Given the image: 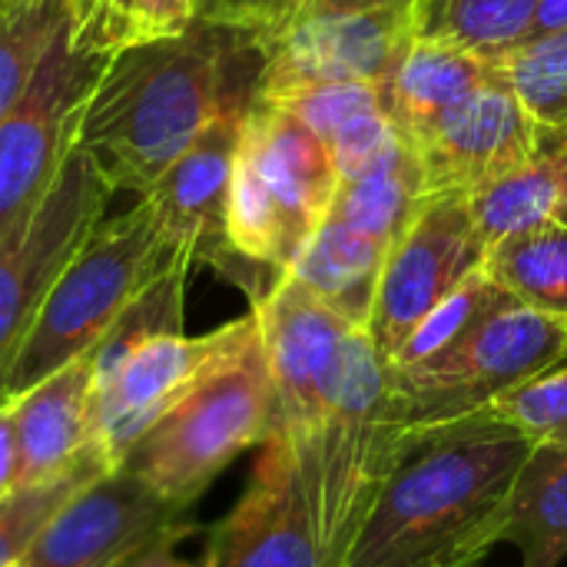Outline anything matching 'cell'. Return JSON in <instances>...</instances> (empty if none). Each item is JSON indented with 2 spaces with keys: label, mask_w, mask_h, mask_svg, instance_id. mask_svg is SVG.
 Masks as SVG:
<instances>
[{
  "label": "cell",
  "mask_w": 567,
  "mask_h": 567,
  "mask_svg": "<svg viewBox=\"0 0 567 567\" xmlns=\"http://www.w3.org/2000/svg\"><path fill=\"white\" fill-rule=\"evenodd\" d=\"M259 70L252 37L206 20L176 37L126 43L100 63L73 146L113 193L143 196L209 123L256 100Z\"/></svg>",
  "instance_id": "1"
},
{
  "label": "cell",
  "mask_w": 567,
  "mask_h": 567,
  "mask_svg": "<svg viewBox=\"0 0 567 567\" xmlns=\"http://www.w3.org/2000/svg\"><path fill=\"white\" fill-rule=\"evenodd\" d=\"M532 445L488 415L415 442L339 567H475L495 545Z\"/></svg>",
  "instance_id": "2"
},
{
  "label": "cell",
  "mask_w": 567,
  "mask_h": 567,
  "mask_svg": "<svg viewBox=\"0 0 567 567\" xmlns=\"http://www.w3.org/2000/svg\"><path fill=\"white\" fill-rule=\"evenodd\" d=\"M176 266L189 262L169 249L143 199L123 216L100 219L40 302L3 382V402L86 355L120 312Z\"/></svg>",
  "instance_id": "3"
},
{
  "label": "cell",
  "mask_w": 567,
  "mask_h": 567,
  "mask_svg": "<svg viewBox=\"0 0 567 567\" xmlns=\"http://www.w3.org/2000/svg\"><path fill=\"white\" fill-rule=\"evenodd\" d=\"M339 169L329 146L289 110L252 100L229 186V246L272 279L286 276L332 209Z\"/></svg>",
  "instance_id": "4"
},
{
  "label": "cell",
  "mask_w": 567,
  "mask_h": 567,
  "mask_svg": "<svg viewBox=\"0 0 567 567\" xmlns=\"http://www.w3.org/2000/svg\"><path fill=\"white\" fill-rule=\"evenodd\" d=\"M565 359L567 322L512 302L449 349L412 365H389V419L415 445L482 415L498 395Z\"/></svg>",
  "instance_id": "5"
},
{
  "label": "cell",
  "mask_w": 567,
  "mask_h": 567,
  "mask_svg": "<svg viewBox=\"0 0 567 567\" xmlns=\"http://www.w3.org/2000/svg\"><path fill=\"white\" fill-rule=\"evenodd\" d=\"M276 432V392L259 332L196 389H189L120 465L159 495L193 508L249 449Z\"/></svg>",
  "instance_id": "6"
},
{
  "label": "cell",
  "mask_w": 567,
  "mask_h": 567,
  "mask_svg": "<svg viewBox=\"0 0 567 567\" xmlns=\"http://www.w3.org/2000/svg\"><path fill=\"white\" fill-rule=\"evenodd\" d=\"M412 449L389 419V362L375 352L369 332L355 329L309 502L326 567L342 565L365 515Z\"/></svg>",
  "instance_id": "7"
},
{
  "label": "cell",
  "mask_w": 567,
  "mask_h": 567,
  "mask_svg": "<svg viewBox=\"0 0 567 567\" xmlns=\"http://www.w3.org/2000/svg\"><path fill=\"white\" fill-rule=\"evenodd\" d=\"M252 316L276 392L272 435L286 442L306 502H312L319 455L342 392L346 349L355 326L289 272L252 302Z\"/></svg>",
  "instance_id": "8"
},
{
  "label": "cell",
  "mask_w": 567,
  "mask_h": 567,
  "mask_svg": "<svg viewBox=\"0 0 567 567\" xmlns=\"http://www.w3.org/2000/svg\"><path fill=\"white\" fill-rule=\"evenodd\" d=\"M110 186L73 146L40 206L0 243V402L10 365L53 279L103 219Z\"/></svg>",
  "instance_id": "9"
},
{
  "label": "cell",
  "mask_w": 567,
  "mask_h": 567,
  "mask_svg": "<svg viewBox=\"0 0 567 567\" xmlns=\"http://www.w3.org/2000/svg\"><path fill=\"white\" fill-rule=\"evenodd\" d=\"M189 515L193 508L116 465L60 505L17 567H123L156 542L189 538Z\"/></svg>",
  "instance_id": "10"
},
{
  "label": "cell",
  "mask_w": 567,
  "mask_h": 567,
  "mask_svg": "<svg viewBox=\"0 0 567 567\" xmlns=\"http://www.w3.org/2000/svg\"><path fill=\"white\" fill-rule=\"evenodd\" d=\"M259 332L256 316L226 322L206 336H156L140 346L113 375L93 385L90 449L116 468L126 452L213 369L233 359Z\"/></svg>",
  "instance_id": "11"
},
{
  "label": "cell",
  "mask_w": 567,
  "mask_h": 567,
  "mask_svg": "<svg viewBox=\"0 0 567 567\" xmlns=\"http://www.w3.org/2000/svg\"><path fill=\"white\" fill-rule=\"evenodd\" d=\"M100 63V56L73 53L66 23L23 96L0 120V243L40 206L63 169L76 140L83 96Z\"/></svg>",
  "instance_id": "12"
},
{
  "label": "cell",
  "mask_w": 567,
  "mask_h": 567,
  "mask_svg": "<svg viewBox=\"0 0 567 567\" xmlns=\"http://www.w3.org/2000/svg\"><path fill=\"white\" fill-rule=\"evenodd\" d=\"M485 256L488 243L475 229L468 199H429L385 256L365 329L375 352L392 362L415 326L485 266Z\"/></svg>",
  "instance_id": "13"
},
{
  "label": "cell",
  "mask_w": 567,
  "mask_h": 567,
  "mask_svg": "<svg viewBox=\"0 0 567 567\" xmlns=\"http://www.w3.org/2000/svg\"><path fill=\"white\" fill-rule=\"evenodd\" d=\"M415 37V7L306 10L262 47L256 100L319 83H375L402 60Z\"/></svg>",
  "instance_id": "14"
},
{
  "label": "cell",
  "mask_w": 567,
  "mask_h": 567,
  "mask_svg": "<svg viewBox=\"0 0 567 567\" xmlns=\"http://www.w3.org/2000/svg\"><path fill=\"white\" fill-rule=\"evenodd\" d=\"M249 106H236L209 123L206 133L140 199L150 206L163 239L179 259H186L189 266L203 262L219 269L256 302L269 292V286H262L259 269L246 266L233 252L226 233L233 166Z\"/></svg>",
  "instance_id": "15"
},
{
  "label": "cell",
  "mask_w": 567,
  "mask_h": 567,
  "mask_svg": "<svg viewBox=\"0 0 567 567\" xmlns=\"http://www.w3.org/2000/svg\"><path fill=\"white\" fill-rule=\"evenodd\" d=\"M542 146L545 126L502 76L485 83L412 143L429 199L472 196L535 159Z\"/></svg>",
  "instance_id": "16"
},
{
  "label": "cell",
  "mask_w": 567,
  "mask_h": 567,
  "mask_svg": "<svg viewBox=\"0 0 567 567\" xmlns=\"http://www.w3.org/2000/svg\"><path fill=\"white\" fill-rule=\"evenodd\" d=\"M203 567H326L312 508L282 439L269 435L243 498L209 528Z\"/></svg>",
  "instance_id": "17"
},
{
  "label": "cell",
  "mask_w": 567,
  "mask_h": 567,
  "mask_svg": "<svg viewBox=\"0 0 567 567\" xmlns=\"http://www.w3.org/2000/svg\"><path fill=\"white\" fill-rule=\"evenodd\" d=\"M90 399H93L90 352L13 399V435H17L13 492L43 485L70 472L90 452Z\"/></svg>",
  "instance_id": "18"
},
{
  "label": "cell",
  "mask_w": 567,
  "mask_h": 567,
  "mask_svg": "<svg viewBox=\"0 0 567 567\" xmlns=\"http://www.w3.org/2000/svg\"><path fill=\"white\" fill-rule=\"evenodd\" d=\"M495 76V60L468 47L435 37H412L402 60L379 86V103L392 126L415 143Z\"/></svg>",
  "instance_id": "19"
},
{
  "label": "cell",
  "mask_w": 567,
  "mask_h": 567,
  "mask_svg": "<svg viewBox=\"0 0 567 567\" xmlns=\"http://www.w3.org/2000/svg\"><path fill=\"white\" fill-rule=\"evenodd\" d=\"M389 243L359 233L339 216H326L316 236L302 246L289 276L332 306L355 329H369L379 276L389 256Z\"/></svg>",
  "instance_id": "20"
},
{
  "label": "cell",
  "mask_w": 567,
  "mask_h": 567,
  "mask_svg": "<svg viewBox=\"0 0 567 567\" xmlns=\"http://www.w3.org/2000/svg\"><path fill=\"white\" fill-rule=\"evenodd\" d=\"M502 545L522 551V567H558L567 558V445L528 452L508 498Z\"/></svg>",
  "instance_id": "21"
},
{
  "label": "cell",
  "mask_w": 567,
  "mask_h": 567,
  "mask_svg": "<svg viewBox=\"0 0 567 567\" xmlns=\"http://www.w3.org/2000/svg\"><path fill=\"white\" fill-rule=\"evenodd\" d=\"M565 176L567 133L545 130V146L535 159L465 196L482 239L495 246L508 236L551 223L565 189Z\"/></svg>",
  "instance_id": "22"
},
{
  "label": "cell",
  "mask_w": 567,
  "mask_h": 567,
  "mask_svg": "<svg viewBox=\"0 0 567 567\" xmlns=\"http://www.w3.org/2000/svg\"><path fill=\"white\" fill-rule=\"evenodd\" d=\"M425 203L429 196L422 186L415 150L409 140H402L389 156H382L369 169L339 179L329 213L355 226L359 233L395 246V239L412 226Z\"/></svg>",
  "instance_id": "23"
},
{
  "label": "cell",
  "mask_w": 567,
  "mask_h": 567,
  "mask_svg": "<svg viewBox=\"0 0 567 567\" xmlns=\"http://www.w3.org/2000/svg\"><path fill=\"white\" fill-rule=\"evenodd\" d=\"M485 272L525 309L567 322V226L551 219L488 246Z\"/></svg>",
  "instance_id": "24"
},
{
  "label": "cell",
  "mask_w": 567,
  "mask_h": 567,
  "mask_svg": "<svg viewBox=\"0 0 567 567\" xmlns=\"http://www.w3.org/2000/svg\"><path fill=\"white\" fill-rule=\"evenodd\" d=\"M415 37L468 47L488 60L535 33L542 0H419Z\"/></svg>",
  "instance_id": "25"
},
{
  "label": "cell",
  "mask_w": 567,
  "mask_h": 567,
  "mask_svg": "<svg viewBox=\"0 0 567 567\" xmlns=\"http://www.w3.org/2000/svg\"><path fill=\"white\" fill-rule=\"evenodd\" d=\"M186 276L189 266H176L166 276H159L146 292H140L120 319L103 332V339L90 349L93 362V385H100L106 375H113L140 346H146L156 336L183 332L186 316Z\"/></svg>",
  "instance_id": "26"
},
{
  "label": "cell",
  "mask_w": 567,
  "mask_h": 567,
  "mask_svg": "<svg viewBox=\"0 0 567 567\" xmlns=\"http://www.w3.org/2000/svg\"><path fill=\"white\" fill-rule=\"evenodd\" d=\"M70 23L66 0H3L0 3V120L30 86L50 43Z\"/></svg>",
  "instance_id": "27"
},
{
  "label": "cell",
  "mask_w": 567,
  "mask_h": 567,
  "mask_svg": "<svg viewBox=\"0 0 567 567\" xmlns=\"http://www.w3.org/2000/svg\"><path fill=\"white\" fill-rule=\"evenodd\" d=\"M495 70L545 130L567 133V27L505 50Z\"/></svg>",
  "instance_id": "28"
},
{
  "label": "cell",
  "mask_w": 567,
  "mask_h": 567,
  "mask_svg": "<svg viewBox=\"0 0 567 567\" xmlns=\"http://www.w3.org/2000/svg\"><path fill=\"white\" fill-rule=\"evenodd\" d=\"M103 472H110V465L90 449L70 472H63L43 485L10 492L0 505V567L20 565L23 551L40 535V528L60 512V505Z\"/></svg>",
  "instance_id": "29"
},
{
  "label": "cell",
  "mask_w": 567,
  "mask_h": 567,
  "mask_svg": "<svg viewBox=\"0 0 567 567\" xmlns=\"http://www.w3.org/2000/svg\"><path fill=\"white\" fill-rule=\"evenodd\" d=\"M515 296H508L488 272L485 266L475 269L452 296H445L419 326L415 332L405 339V346L399 349V355L389 362V365H412V362H422L442 349H449L455 339H462L475 322H482L485 316L512 306Z\"/></svg>",
  "instance_id": "30"
},
{
  "label": "cell",
  "mask_w": 567,
  "mask_h": 567,
  "mask_svg": "<svg viewBox=\"0 0 567 567\" xmlns=\"http://www.w3.org/2000/svg\"><path fill=\"white\" fill-rule=\"evenodd\" d=\"M482 415L518 432L532 449L567 445V359L508 389Z\"/></svg>",
  "instance_id": "31"
},
{
  "label": "cell",
  "mask_w": 567,
  "mask_h": 567,
  "mask_svg": "<svg viewBox=\"0 0 567 567\" xmlns=\"http://www.w3.org/2000/svg\"><path fill=\"white\" fill-rule=\"evenodd\" d=\"M262 103L282 106L292 116H299L326 146L359 116L382 110L375 83H319V86H306V90L286 93L279 100H262Z\"/></svg>",
  "instance_id": "32"
},
{
  "label": "cell",
  "mask_w": 567,
  "mask_h": 567,
  "mask_svg": "<svg viewBox=\"0 0 567 567\" xmlns=\"http://www.w3.org/2000/svg\"><path fill=\"white\" fill-rule=\"evenodd\" d=\"M309 0H196V20L229 27L259 43V50L276 40Z\"/></svg>",
  "instance_id": "33"
},
{
  "label": "cell",
  "mask_w": 567,
  "mask_h": 567,
  "mask_svg": "<svg viewBox=\"0 0 567 567\" xmlns=\"http://www.w3.org/2000/svg\"><path fill=\"white\" fill-rule=\"evenodd\" d=\"M196 20V0H136V43L176 37Z\"/></svg>",
  "instance_id": "34"
},
{
  "label": "cell",
  "mask_w": 567,
  "mask_h": 567,
  "mask_svg": "<svg viewBox=\"0 0 567 567\" xmlns=\"http://www.w3.org/2000/svg\"><path fill=\"white\" fill-rule=\"evenodd\" d=\"M70 3V47L80 56H96L106 0H66ZM103 60V56H100Z\"/></svg>",
  "instance_id": "35"
},
{
  "label": "cell",
  "mask_w": 567,
  "mask_h": 567,
  "mask_svg": "<svg viewBox=\"0 0 567 567\" xmlns=\"http://www.w3.org/2000/svg\"><path fill=\"white\" fill-rule=\"evenodd\" d=\"M136 43V0H106V17L96 40V56H110L113 50Z\"/></svg>",
  "instance_id": "36"
},
{
  "label": "cell",
  "mask_w": 567,
  "mask_h": 567,
  "mask_svg": "<svg viewBox=\"0 0 567 567\" xmlns=\"http://www.w3.org/2000/svg\"><path fill=\"white\" fill-rule=\"evenodd\" d=\"M17 482V435H13V399L0 402V498Z\"/></svg>",
  "instance_id": "37"
},
{
  "label": "cell",
  "mask_w": 567,
  "mask_h": 567,
  "mask_svg": "<svg viewBox=\"0 0 567 567\" xmlns=\"http://www.w3.org/2000/svg\"><path fill=\"white\" fill-rule=\"evenodd\" d=\"M183 538H166V542H156V545H150L146 551H140L136 558H130L123 567H203L196 565V561H189V558H183V555H176V545H179Z\"/></svg>",
  "instance_id": "38"
},
{
  "label": "cell",
  "mask_w": 567,
  "mask_h": 567,
  "mask_svg": "<svg viewBox=\"0 0 567 567\" xmlns=\"http://www.w3.org/2000/svg\"><path fill=\"white\" fill-rule=\"evenodd\" d=\"M567 27V0H542L535 17V33H555ZM532 33V37H535Z\"/></svg>",
  "instance_id": "39"
},
{
  "label": "cell",
  "mask_w": 567,
  "mask_h": 567,
  "mask_svg": "<svg viewBox=\"0 0 567 567\" xmlns=\"http://www.w3.org/2000/svg\"><path fill=\"white\" fill-rule=\"evenodd\" d=\"M419 0H309L302 7L306 10H369V7H409Z\"/></svg>",
  "instance_id": "40"
},
{
  "label": "cell",
  "mask_w": 567,
  "mask_h": 567,
  "mask_svg": "<svg viewBox=\"0 0 567 567\" xmlns=\"http://www.w3.org/2000/svg\"><path fill=\"white\" fill-rule=\"evenodd\" d=\"M555 223L567 226V176H565V189H561V199H558V209H555Z\"/></svg>",
  "instance_id": "41"
},
{
  "label": "cell",
  "mask_w": 567,
  "mask_h": 567,
  "mask_svg": "<svg viewBox=\"0 0 567 567\" xmlns=\"http://www.w3.org/2000/svg\"><path fill=\"white\" fill-rule=\"evenodd\" d=\"M3 498H7V495H3ZM3 498H0V505H3Z\"/></svg>",
  "instance_id": "42"
},
{
  "label": "cell",
  "mask_w": 567,
  "mask_h": 567,
  "mask_svg": "<svg viewBox=\"0 0 567 567\" xmlns=\"http://www.w3.org/2000/svg\"><path fill=\"white\" fill-rule=\"evenodd\" d=\"M0 3H3V0H0Z\"/></svg>",
  "instance_id": "43"
}]
</instances>
